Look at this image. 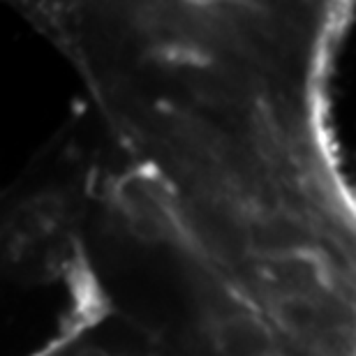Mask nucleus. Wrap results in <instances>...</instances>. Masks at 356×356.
<instances>
[{
  "label": "nucleus",
  "instance_id": "7ed1b4c3",
  "mask_svg": "<svg viewBox=\"0 0 356 356\" xmlns=\"http://www.w3.org/2000/svg\"><path fill=\"white\" fill-rule=\"evenodd\" d=\"M74 356H109V352H104L102 347H95V345H88V347H81L79 352Z\"/></svg>",
  "mask_w": 356,
  "mask_h": 356
},
{
  "label": "nucleus",
  "instance_id": "f03ea898",
  "mask_svg": "<svg viewBox=\"0 0 356 356\" xmlns=\"http://www.w3.org/2000/svg\"><path fill=\"white\" fill-rule=\"evenodd\" d=\"M319 305L305 294H284L273 303V317L289 336H308L319 324Z\"/></svg>",
  "mask_w": 356,
  "mask_h": 356
},
{
  "label": "nucleus",
  "instance_id": "f257e3e1",
  "mask_svg": "<svg viewBox=\"0 0 356 356\" xmlns=\"http://www.w3.org/2000/svg\"><path fill=\"white\" fill-rule=\"evenodd\" d=\"M220 356H270L273 336L268 326L250 315H232L216 326Z\"/></svg>",
  "mask_w": 356,
  "mask_h": 356
}]
</instances>
